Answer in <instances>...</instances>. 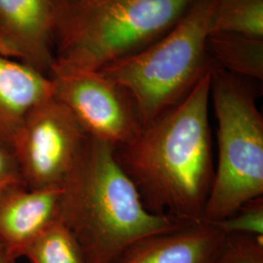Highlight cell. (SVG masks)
Instances as JSON below:
<instances>
[{
    "instance_id": "cell-1",
    "label": "cell",
    "mask_w": 263,
    "mask_h": 263,
    "mask_svg": "<svg viewBox=\"0 0 263 263\" xmlns=\"http://www.w3.org/2000/svg\"><path fill=\"white\" fill-rule=\"evenodd\" d=\"M210 90L211 69L179 104L115 147L119 164L154 214L202 220L215 176Z\"/></svg>"
},
{
    "instance_id": "cell-2",
    "label": "cell",
    "mask_w": 263,
    "mask_h": 263,
    "mask_svg": "<svg viewBox=\"0 0 263 263\" xmlns=\"http://www.w3.org/2000/svg\"><path fill=\"white\" fill-rule=\"evenodd\" d=\"M61 190L59 219L76 237L87 263H114L142 239L193 222L151 212L116 158L115 146L92 137Z\"/></svg>"
},
{
    "instance_id": "cell-3",
    "label": "cell",
    "mask_w": 263,
    "mask_h": 263,
    "mask_svg": "<svg viewBox=\"0 0 263 263\" xmlns=\"http://www.w3.org/2000/svg\"><path fill=\"white\" fill-rule=\"evenodd\" d=\"M194 0H60L55 61L101 70L173 28Z\"/></svg>"
},
{
    "instance_id": "cell-4",
    "label": "cell",
    "mask_w": 263,
    "mask_h": 263,
    "mask_svg": "<svg viewBox=\"0 0 263 263\" xmlns=\"http://www.w3.org/2000/svg\"><path fill=\"white\" fill-rule=\"evenodd\" d=\"M215 7L216 0H194L164 35L100 70L130 95L142 128L179 104L210 71Z\"/></svg>"
},
{
    "instance_id": "cell-5",
    "label": "cell",
    "mask_w": 263,
    "mask_h": 263,
    "mask_svg": "<svg viewBox=\"0 0 263 263\" xmlns=\"http://www.w3.org/2000/svg\"><path fill=\"white\" fill-rule=\"evenodd\" d=\"M250 79L213 62L210 102L216 114L217 157L202 216L216 222L263 197V117Z\"/></svg>"
},
{
    "instance_id": "cell-6",
    "label": "cell",
    "mask_w": 263,
    "mask_h": 263,
    "mask_svg": "<svg viewBox=\"0 0 263 263\" xmlns=\"http://www.w3.org/2000/svg\"><path fill=\"white\" fill-rule=\"evenodd\" d=\"M73 115L54 97L25 116L11 151L28 188H61L74 169L88 140Z\"/></svg>"
},
{
    "instance_id": "cell-7",
    "label": "cell",
    "mask_w": 263,
    "mask_h": 263,
    "mask_svg": "<svg viewBox=\"0 0 263 263\" xmlns=\"http://www.w3.org/2000/svg\"><path fill=\"white\" fill-rule=\"evenodd\" d=\"M48 76L53 82V97L70 111L89 137L118 147L140 135L142 126L130 95L102 71L55 61Z\"/></svg>"
},
{
    "instance_id": "cell-8",
    "label": "cell",
    "mask_w": 263,
    "mask_h": 263,
    "mask_svg": "<svg viewBox=\"0 0 263 263\" xmlns=\"http://www.w3.org/2000/svg\"><path fill=\"white\" fill-rule=\"evenodd\" d=\"M60 0H0V55L48 76Z\"/></svg>"
},
{
    "instance_id": "cell-9",
    "label": "cell",
    "mask_w": 263,
    "mask_h": 263,
    "mask_svg": "<svg viewBox=\"0 0 263 263\" xmlns=\"http://www.w3.org/2000/svg\"><path fill=\"white\" fill-rule=\"evenodd\" d=\"M227 239L212 222H187L132 245L114 263H221Z\"/></svg>"
},
{
    "instance_id": "cell-10",
    "label": "cell",
    "mask_w": 263,
    "mask_h": 263,
    "mask_svg": "<svg viewBox=\"0 0 263 263\" xmlns=\"http://www.w3.org/2000/svg\"><path fill=\"white\" fill-rule=\"evenodd\" d=\"M61 188L21 183L0 191V247L18 259L30 243L59 219Z\"/></svg>"
},
{
    "instance_id": "cell-11",
    "label": "cell",
    "mask_w": 263,
    "mask_h": 263,
    "mask_svg": "<svg viewBox=\"0 0 263 263\" xmlns=\"http://www.w3.org/2000/svg\"><path fill=\"white\" fill-rule=\"evenodd\" d=\"M49 76L0 55V144L11 151L14 137L27 113L53 97Z\"/></svg>"
},
{
    "instance_id": "cell-12",
    "label": "cell",
    "mask_w": 263,
    "mask_h": 263,
    "mask_svg": "<svg viewBox=\"0 0 263 263\" xmlns=\"http://www.w3.org/2000/svg\"><path fill=\"white\" fill-rule=\"evenodd\" d=\"M207 49L213 62L226 71L247 79H263V38L235 33H213Z\"/></svg>"
},
{
    "instance_id": "cell-13",
    "label": "cell",
    "mask_w": 263,
    "mask_h": 263,
    "mask_svg": "<svg viewBox=\"0 0 263 263\" xmlns=\"http://www.w3.org/2000/svg\"><path fill=\"white\" fill-rule=\"evenodd\" d=\"M23 256L30 263H87L78 241L60 219L39 234Z\"/></svg>"
},
{
    "instance_id": "cell-14",
    "label": "cell",
    "mask_w": 263,
    "mask_h": 263,
    "mask_svg": "<svg viewBox=\"0 0 263 263\" xmlns=\"http://www.w3.org/2000/svg\"><path fill=\"white\" fill-rule=\"evenodd\" d=\"M263 38V0H216L211 31Z\"/></svg>"
},
{
    "instance_id": "cell-15",
    "label": "cell",
    "mask_w": 263,
    "mask_h": 263,
    "mask_svg": "<svg viewBox=\"0 0 263 263\" xmlns=\"http://www.w3.org/2000/svg\"><path fill=\"white\" fill-rule=\"evenodd\" d=\"M212 223L227 235L263 236V197L246 203L231 216Z\"/></svg>"
},
{
    "instance_id": "cell-16",
    "label": "cell",
    "mask_w": 263,
    "mask_h": 263,
    "mask_svg": "<svg viewBox=\"0 0 263 263\" xmlns=\"http://www.w3.org/2000/svg\"><path fill=\"white\" fill-rule=\"evenodd\" d=\"M221 263H263V236L228 235Z\"/></svg>"
},
{
    "instance_id": "cell-17",
    "label": "cell",
    "mask_w": 263,
    "mask_h": 263,
    "mask_svg": "<svg viewBox=\"0 0 263 263\" xmlns=\"http://www.w3.org/2000/svg\"><path fill=\"white\" fill-rule=\"evenodd\" d=\"M21 183H23V180L14 154L0 144V191Z\"/></svg>"
},
{
    "instance_id": "cell-18",
    "label": "cell",
    "mask_w": 263,
    "mask_h": 263,
    "mask_svg": "<svg viewBox=\"0 0 263 263\" xmlns=\"http://www.w3.org/2000/svg\"><path fill=\"white\" fill-rule=\"evenodd\" d=\"M14 257H12L3 248L0 247V263H16Z\"/></svg>"
}]
</instances>
